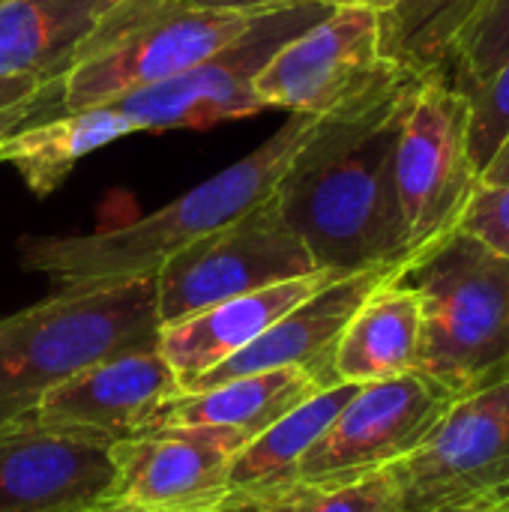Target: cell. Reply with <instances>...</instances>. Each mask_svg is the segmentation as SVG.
Masks as SVG:
<instances>
[{
  "mask_svg": "<svg viewBox=\"0 0 509 512\" xmlns=\"http://www.w3.org/2000/svg\"><path fill=\"white\" fill-rule=\"evenodd\" d=\"M411 72L399 69L360 99L315 117L273 198L318 270L339 276L408 267L396 192V135Z\"/></svg>",
  "mask_w": 509,
  "mask_h": 512,
  "instance_id": "obj_1",
  "label": "cell"
},
{
  "mask_svg": "<svg viewBox=\"0 0 509 512\" xmlns=\"http://www.w3.org/2000/svg\"><path fill=\"white\" fill-rule=\"evenodd\" d=\"M312 123L315 117L309 114H291L249 156L135 222L90 234L24 237L18 246L21 264L54 279L57 288H87L156 276L171 255L270 198Z\"/></svg>",
  "mask_w": 509,
  "mask_h": 512,
  "instance_id": "obj_2",
  "label": "cell"
},
{
  "mask_svg": "<svg viewBox=\"0 0 509 512\" xmlns=\"http://www.w3.org/2000/svg\"><path fill=\"white\" fill-rule=\"evenodd\" d=\"M156 279L57 288L0 318V426L36 411L45 393L81 369L156 345Z\"/></svg>",
  "mask_w": 509,
  "mask_h": 512,
  "instance_id": "obj_3",
  "label": "cell"
},
{
  "mask_svg": "<svg viewBox=\"0 0 509 512\" xmlns=\"http://www.w3.org/2000/svg\"><path fill=\"white\" fill-rule=\"evenodd\" d=\"M405 282L420 294V369L453 399L509 378V258L450 231L420 252Z\"/></svg>",
  "mask_w": 509,
  "mask_h": 512,
  "instance_id": "obj_4",
  "label": "cell"
},
{
  "mask_svg": "<svg viewBox=\"0 0 509 512\" xmlns=\"http://www.w3.org/2000/svg\"><path fill=\"white\" fill-rule=\"evenodd\" d=\"M258 15V12H255ZM255 15L192 9L174 0H123L51 81L30 120L117 102L156 87L237 39Z\"/></svg>",
  "mask_w": 509,
  "mask_h": 512,
  "instance_id": "obj_5",
  "label": "cell"
},
{
  "mask_svg": "<svg viewBox=\"0 0 509 512\" xmlns=\"http://www.w3.org/2000/svg\"><path fill=\"white\" fill-rule=\"evenodd\" d=\"M396 192L408 249L417 258L447 237L480 174L468 150V96L441 75H414L396 135Z\"/></svg>",
  "mask_w": 509,
  "mask_h": 512,
  "instance_id": "obj_6",
  "label": "cell"
},
{
  "mask_svg": "<svg viewBox=\"0 0 509 512\" xmlns=\"http://www.w3.org/2000/svg\"><path fill=\"white\" fill-rule=\"evenodd\" d=\"M330 12L333 6L321 0H294L258 12L237 39H231L198 66L108 105L123 111L138 132L210 129L225 120L252 117L264 111L255 96L258 72L285 42L300 36Z\"/></svg>",
  "mask_w": 509,
  "mask_h": 512,
  "instance_id": "obj_7",
  "label": "cell"
},
{
  "mask_svg": "<svg viewBox=\"0 0 509 512\" xmlns=\"http://www.w3.org/2000/svg\"><path fill=\"white\" fill-rule=\"evenodd\" d=\"M315 270L309 249L282 219L279 204L270 195L222 228L198 237L156 270L159 330L222 300Z\"/></svg>",
  "mask_w": 509,
  "mask_h": 512,
  "instance_id": "obj_8",
  "label": "cell"
},
{
  "mask_svg": "<svg viewBox=\"0 0 509 512\" xmlns=\"http://www.w3.org/2000/svg\"><path fill=\"white\" fill-rule=\"evenodd\" d=\"M456 399L411 372L393 381L363 384L306 450L297 486H333L384 471L414 453Z\"/></svg>",
  "mask_w": 509,
  "mask_h": 512,
  "instance_id": "obj_9",
  "label": "cell"
},
{
  "mask_svg": "<svg viewBox=\"0 0 509 512\" xmlns=\"http://www.w3.org/2000/svg\"><path fill=\"white\" fill-rule=\"evenodd\" d=\"M399 69L381 51V18L375 12L333 9L270 57L255 78V96L264 108L324 117Z\"/></svg>",
  "mask_w": 509,
  "mask_h": 512,
  "instance_id": "obj_10",
  "label": "cell"
},
{
  "mask_svg": "<svg viewBox=\"0 0 509 512\" xmlns=\"http://www.w3.org/2000/svg\"><path fill=\"white\" fill-rule=\"evenodd\" d=\"M390 471L402 512H435L509 486V378L456 399L426 441Z\"/></svg>",
  "mask_w": 509,
  "mask_h": 512,
  "instance_id": "obj_11",
  "label": "cell"
},
{
  "mask_svg": "<svg viewBox=\"0 0 509 512\" xmlns=\"http://www.w3.org/2000/svg\"><path fill=\"white\" fill-rule=\"evenodd\" d=\"M252 438L225 426H153L114 444V504L135 512H198L228 501V471Z\"/></svg>",
  "mask_w": 509,
  "mask_h": 512,
  "instance_id": "obj_12",
  "label": "cell"
},
{
  "mask_svg": "<svg viewBox=\"0 0 509 512\" xmlns=\"http://www.w3.org/2000/svg\"><path fill=\"white\" fill-rule=\"evenodd\" d=\"M114 447L33 414L0 426V512H84L111 498Z\"/></svg>",
  "mask_w": 509,
  "mask_h": 512,
  "instance_id": "obj_13",
  "label": "cell"
},
{
  "mask_svg": "<svg viewBox=\"0 0 509 512\" xmlns=\"http://www.w3.org/2000/svg\"><path fill=\"white\" fill-rule=\"evenodd\" d=\"M180 393V378L159 345L99 360L42 396L33 417L51 429L102 444L129 441L156 426L159 411Z\"/></svg>",
  "mask_w": 509,
  "mask_h": 512,
  "instance_id": "obj_14",
  "label": "cell"
},
{
  "mask_svg": "<svg viewBox=\"0 0 509 512\" xmlns=\"http://www.w3.org/2000/svg\"><path fill=\"white\" fill-rule=\"evenodd\" d=\"M405 270L408 267H375L330 282L327 288L294 306L288 315H282L264 336H258L240 354L210 369L207 375L195 378L183 390H207L231 378L273 372V369H300L312 375L324 390L339 387L333 372V357L348 321L366 303L369 294H375L384 282L402 276Z\"/></svg>",
  "mask_w": 509,
  "mask_h": 512,
  "instance_id": "obj_15",
  "label": "cell"
},
{
  "mask_svg": "<svg viewBox=\"0 0 509 512\" xmlns=\"http://www.w3.org/2000/svg\"><path fill=\"white\" fill-rule=\"evenodd\" d=\"M336 279L342 276L330 270H315L243 297L222 300L171 327H162L156 339L159 354L174 369L183 390L195 378L207 375L210 369L240 354L258 336H264L282 315H288L294 306H300L303 300H309L312 294H318Z\"/></svg>",
  "mask_w": 509,
  "mask_h": 512,
  "instance_id": "obj_16",
  "label": "cell"
},
{
  "mask_svg": "<svg viewBox=\"0 0 509 512\" xmlns=\"http://www.w3.org/2000/svg\"><path fill=\"white\" fill-rule=\"evenodd\" d=\"M423 342V306L420 294L396 276L384 282L348 321L333 372L339 384H378L411 375L420 369Z\"/></svg>",
  "mask_w": 509,
  "mask_h": 512,
  "instance_id": "obj_17",
  "label": "cell"
},
{
  "mask_svg": "<svg viewBox=\"0 0 509 512\" xmlns=\"http://www.w3.org/2000/svg\"><path fill=\"white\" fill-rule=\"evenodd\" d=\"M123 0H12L0 9V75L57 81Z\"/></svg>",
  "mask_w": 509,
  "mask_h": 512,
  "instance_id": "obj_18",
  "label": "cell"
},
{
  "mask_svg": "<svg viewBox=\"0 0 509 512\" xmlns=\"http://www.w3.org/2000/svg\"><path fill=\"white\" fill-rule=\"evenodd\" d=\"M135 132V123L114 105H93L27 120L0 141V162L12 165L36 198H45L63 186L84 156Z\"/></svg>",
  "mask_w": 509,
  "mask_h": 512,
  "instance_id": "obj_19",
  "label": "cell"
},
{
  "mask_svg": "<svg viewBox=\"0 0 509 512\" xmlns=\"http://www.w3.org/2000/svg\"><path fill=\"white\" fill-rule=\"evenodd\" d=\"M324 387L300 369H273L213 384L207 390H180L156 417V426H225L258 438Z\"/></svg>",
  "mask_w": 509,
  "mask_h": 512,
  "instance_id": "obj_20",
  "label": "cell"
},
{
  "mask_svg": "<svg viewBox=\"0 0 509 512\" xmlns=\"http://www.w3.org/2000/svg\"><path fill=\"white\" fill-rule=\"evenodd\" d=\"M354 384H339L315 393L288 417L273 423L267 432L252 438L231 462L228 501L270 504L285 492L297 489V471L306 450L321 438L333 417L354 396Z\"/></svg>",
  "mask_w": 509,
  "mask_h": 512,
  "instance_id": "obj_21",
  "label": "cell"
},
{
  "mask_svg": "<svg viewBox=\"0 0 509 512\" xmlns=\"http://www.w3.org/2000/svg\"><path fill=\"white\" fill-rule=\"evenodd\" d=\"M480 0H405L381 15V51L411 75H447L453 45Z\"/></svg>",
  "mask_w": 509,
  "mask_h": 512,
  "instance_id": "obj_22",
  "label": "cell"
},
{
  "mask_svg": "<svg viewBox=\"0 0 509 512\" xmlns=\"http://www.w3.org/2000/svg\"><path fill=\"white\" fill-rule=\"evenodd\" d=\"M507 54L509 0H480L453 45L444 78L459 93L474 96L492 78V72L501 66Z\"/></svg>",
  "mask_w": 509,
  "mask_h": 512,
  "instance_id": "obj_23",
  "label": "cell"
},
{
  "mask_svg": "<svg viewBox=\"0 0 509 512\" xmlns=\"http://www.w3.org/2000/svg\"><path fill=\"white\" fill-rule=\"evenodd\" d=\"M267 512H402L399 483L390 468L333 486H297L264 504Z\"/></svg>",
  "mask_w": 509,
  "mask_h": 512,
  "instance_id": "obj_24",
  "label": "cell"
},
{
  "mask_svg": "<svg viewBox=\"0 0 509 512\" xmlns=\"http://www.w3.org/2000/svg\"><path fill=\"white\" fill-rule=\"evenodd\" d=\"M509 138V54L492 78L468 96V150L477 174L489 168Z\"/></svg>",
  "mask_w": 509,
  "mask_h": 512,
  "instance_id": "obj_25",
  "label": "cell"
},
{
  "mask_svg": "<svg viewBox=\"0 0 509 512\" xmlns=\"http://www.w3.org/2000/svg\"><path fill=\"white\" fill-rule=\"evenodd\" d=\"M453 231H462L495 255L509 258V183H477Z\"/></svg>",
  "mask_w": 509,
  "mask_h": 512,
  "instance_id": "obj_26",
  "label": "cell"
},
{
  "mask_svg": "<svg viewBox=\"0 0 509 512\" xmlns=\"http://www.w3.org/2000/svg\"><path fill=\"white\" fill-rule=\"evenodd\" d=\"M48 84L30 75H0V141L39 111L48 96Z\"/></svg>",
  "mask_w": 509,
  "mask_h": 512,
  "instance_id": "obj_27",
  "label": "cell"
},
{
  "mask_svg": "<svg viewBox=\"0 0 509 512\" xmlns=\"http://www.w3.org/2000/svg\"><path fill=\"white\" fill-rule=\"evenodd\" d=\"M180 6H192V9H213V12H243V15H255V12H267L294 0H174Z\"/></svg>",
  "mask_w": 509,
  "mask_h": 512,
  "instance_id": "obj_28",
  "label": "cell"
},
{
  "mask_svg": "<svg viewBox=\"0 0 509 512\" xmlns=\"http://www.w3.org/2000/svg\"><path fill=\"white\" fill-rule=\"evenodd\" d=\"M435 512H509V486L489 489V492H483V495L456 501V504L441 507V510Z\"/></svg>",
  "mask_w": 509,
  "mask_h": 512,
  "instance_id": "obj_29",
  "label": "cell"
},
{
  "mask_svg": "<svg viewBox=\"0 0 509 512\" xmlns=\"http://www.w3.org/2000/svg\"><path fill=\"white\" fill-rule=\"evenodd\" d=\"M321 3H327L333 9H366L381 18V15H390L393 9H399L405 0H321Z\"/></svg>",
  "mask_w": 509,
  "mask_h": 512,
  "instance_id": "obj_30",
  "label": "cell"
},
{
  "mask_svg": "<svg viewBox=\"0 0 509 512\" xmlns=\"http://www.w3.org/2000/svg\"><path fill=\"white\" fill-rule=\"evenodd\" d=\"M480 183L495 186V183H509V138L504 141V147L498 150V156L489 162V168L480 174Z\"/></svg>",
  "mask_w": 509,
  "mask_h": 512,
  "instance_id": "obj_31",
  "label": "cell"
},
{
  "mask_svg": "<svg viewBox=\"0 0 509 512\" xmlns=\"http://www.w3.org/2000/svg\"><path fill=\"white\" fill-rule=\"evenodd\" d=\"M198 512H267L264 504H240V501H225L219 507H207V510Z\"/></svg>",
  "mask_w": 509,
  "mask_h": 512,
  "instance_id": "obj_32",
  "label": "cell"
},
{
  "mask_svg": "<svg viewBox=\"0 0 509 512\" xmlns=\"http://www.w3.org/2000/svg\"><path fill=\"white\" fill-rule=\"evenodd\" d=\"M84 512H135V510H126V507H120V504H114V501H105V504H99V507H93V510H84Z\"/></svg>",
  "mask_w": 509,
  "mask_h": 512,
  "instance_id": "obj_33",
  "label": "cell"
},
{
  "mask_svg": "<svg viewBox=\"0 0 509 512\" xmlns=\"http://www.w3.org/2000/svg\"><path fill=\"white\" fill-rule=\"evenodd\" d=\"M9 3H12V0H0V9H3V6H9Z\"/></svg>",
  "mask_w": 509,
  "mask_h": 512,
  "instance_id": "obj_34",
  "label": "cell"
}]
</instances>
